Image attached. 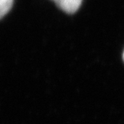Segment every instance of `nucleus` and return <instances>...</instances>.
Masks as SVG:
<instances>
[{
    "label": "nucleus",
    "mask_w": 124,
    "mask_h": 124,
    "mask_svg": "<svg viewBox=\"0 0 124 124\" xmlns=\"http://www.w3.org/2000/svg\"><path fill=\"white\" fill-rule=\"evenodd\" d=\"M14 0H0V19L11 9Z\"/></svg>",
    "instance_id": "2"
},
{
    "label": "nucleus",
    "mask_w": 124,
    "mask_h": 124,
    "mask_svg": "<svg viewBox=\"0 0 124 124\" xmlns=\"http://www.w3.org/2000/svg\"><path fill=\"white\" fill-rule=\"evenodd\" d=\"M123 60H124V53H123Z\"/></svg>",
    "instance_id": "3"
},
{
    "label": "nucleus",
    "mask_w": 124,
    "mask_h": 124,
    "mask_svg": "<svg viewBox=\"0 0 124 124\" xmlns=\"http://www.w3.org/2000/svg\"><path fill=\"white\" fill-rule=\"evenodd\" d=\"M59 8L68 14H73L81 7L82 0H53Z\"/></svg>",
    "instance_id": "1"
}]
</instances>
